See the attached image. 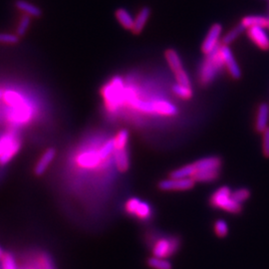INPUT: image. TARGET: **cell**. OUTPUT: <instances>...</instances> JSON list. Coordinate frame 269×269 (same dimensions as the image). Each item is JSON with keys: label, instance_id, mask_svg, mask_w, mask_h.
Returning <instances> with one entry per match:
<instances>
[{"label": "cell", "instance_id": "1", "mask_svg": "<svg viewBox=\"0 0 269 269\" xmlns=\"http://www.w3.org/2000/svg\"><path fill=\"white\" fill-rule=\"evenodd\" d=\"M220 45H218L213 52L206 55L203 64L200 67L199 81L202 86H209L218 76L224 63L220 54Z\"/></svg>", "mask_w": 269, "mask_h": 269}, {"label": "cell", "instance_id": "2", "mask_svg": "<svg viewBox=\"0 0 269 269\" xmlns=\"http://www.w3.org/2000/svg\"><path fill=\"white\" fill-rule=\"evenodd\" d=\"M124 81L120 77H115L102 89V95L105 100L106 107L110 112H115L124 105Z\"/></svg>", "mask_w": 269, "mask_h": 269}, {"label": "cell", "instance_id": "3", "mask_svg": "<svg viewBox=\"0 0 269 269\" xmlns=\"http://www.w3.org/2000/svg\"><path fill=\"white\" fill-rule=\"evenodd\" d=\"M231 193L232 192L228 187L219 188L211 197V206L229 214H240L242 211V205L238 204L231 198Z\"/></svg>", "mask_w": 269, "mask_h": 269}, {"label": "cell", "instance_id": "4", "mask_svg": "<svg viewBox=\"0 0 269 269\" xmlns=\"http://www.w3.org/2000/svg\"><path fill=\"white\" fill-rule=\"evenodd\" d=\"M164 56H165V60L169 66L170 70L172 71V73L175 77L176 83L182 84V85H186V86H192L191 79L184 68L182 59H181L178 53L173 49H167L165 51Z\"/></svg>", "mask_w": 269, "mask_h": 269}, {"label": "cell", "instance_id": "5", "mask_svg": "<svg viewBox=\"0 0 269 269\" xmlns=\"http://www.w3.org/2000/svg\"><path fill=\"white\" fill-rule=\"evenodd\" d=\"M125 212L131 216H135L140 220L147 221L153 215V210L150 204L139 199H130L125 205Z\"/></svg>", "mask_w": 269, "mask_h": 269}, {"label": "cell", "instance_id": "6", "mask_svg": "<svg viewBox=\"0 0 269 269\" xmlns=\"http://www.w3.org/2000/svg\"><path fill=\"white\" fill-rule=\"evenodd\" d=\"M180 247V239L175 237H162L156 241L152 252L154 256L167 258L172 256Z\"/></svg>", "mask_w": 269, "mask_h": 269}, {"label": "cell", "instance_id": "7", "mask_svg": "<svg viewBox=\"0 0 269 269\" xmlns=\"http://www.w3.org/2000/svg\"><path fill=\"white\" fill-rule=\"evenodd\" d=\"M196 186V182L191 178H172L169 177L167 180H162L158 187L162 192H185L194 189Z\"/></svg>", "mask_w": 269, "mask_h": 269}, {"label": "cell", "instance_id": "8", "mask_svg": "<svg viewBox=\"0 0 269 269\" xmlns=\"http://www.w3.org/2000/svg\"><path fill=\"white\" fill-rule=\"evenodd\" d=\"M33 117V111L27 103L18 107L11 108V111L7 115L8 121L16 126L26 125L31 121Z\"/></svg>", "mask_w": 269, "mask_h": 269}, {"label": "cell", "instance_id": "9", "mask_svg": "<svg viewBox=\"0 0 269 269\" xmlns=\"http://www.w3.org/2000/svg\"><path fill=\"white\" fill-rule=\"evenodd\" d=\"M220 54H221V57H222V60L224 63V67L226 68L230 77L233 78L234 80L240 79L241 78V69H240L234 55L232 53L231 49L228 46L221 44Z\"/></svg>", "mask_w": 269, "mask_h": 269}, {"label": "cell", "instance_id": "10", "mask_svg": "<svg viewBox=\"0 0 269 269\" xmlns=\"http://www.w3.org/2000/svg\"><path fill=\"white\" fill-rule=\"evenodd\" d=\"M221 34H222V26L219 23H215L210 28L202 44L203 53L208 55L213 52L218 45L221 44L220 43Z\"/></svg>", "mask_w": 269, "mask_h": 269}, {"label": "cell", "instance_id": "11", "mask_svg": "<svg viewBox=\"0 0 269 269\" xmlns=\"http://www.w3.org/2000/svg\"><path fill=\"white\" fill-rule=\"evenodd\" d=\"M263 27H251L246 30L248 38L256 45L259 49L267 51L269 50V35Z\"/></svg>", "mask_w": 269, "mask_h": 269}, {"label": "cell", "instance_id": "12", "mask_svg": "<svg viewBox=\"0 0 269 269\" xmlns=\"http://www.w3.org/2000/svg\"><path fill=\"white\" fill-rule=\"evenodd\" d=\"M269 106L266 103H261L256 111L254 129L257 133H263L268 127Z\"/></svg>", "mask_w": 269, "mask_h": 269}, {"label": "cell", "instance_id": "13", "mask_svg": "<svg viewBox=\"0 0 269 269\" xmlns=\"http://www.w3.org/2000/svg\"><path fill=\"white\" fill-rule=\"evenodd\" d=\"M154 111L155 114L164 117H173L178 113V110L175 105L163 99L154 100Z\"/></svg>", "mask_w": 269, "mask_h": 269}, {"label": "cell", "instance_id": "14", "mask_svg": "<svg viewBox=\"0 0 269 269\" xmlns=\"http://www.w3.org/2000/svg\"><path fill=\"white\" fill-rule=\"evenodd\" d=\"M55 157H56V150L53 148L47 149L44 152V154L41 156V158L39 159V161L34 168L35 174L38 176L42 175L46 171V169L48 168L49 164L53 161Z\"/></svg>", "mask_w": 269, "mask_h": 269}, {"label": "cell", "instance_id": "15", "mask_svg": "<svg viewBox=\"0 0 269 269\" xmlns=\"http://www.w3.org/2000/svg\"><path fill=\"white\" fill-rule=\"evenodd\" d=\"M103 161L99 156V151L96 152H86L78 156L77 163L85 168H91L96 166L100 161Z\"/></svg>", "mask_w": 269, "mask_h": 269}, {"label": "cell", "instance_id": "16", "mask_svg": "<svg viewBox=\"0 0 269 269\" xmlns=\"http://www.w3.org/2000/svg\"><path fill=\"white\" fill-rule=\"evenodd\" d=\"M220 175V169H199L196 170L193 180L196 183H212L216 181Z\"/></svg>", "mask_w": 269, "mask_h": 269}, {"label": "cell", "instance_id": "17", "mask_svg": "<svg viewBox=\"0 0 269 269\" xmlns=\"http://www.w3.org/2000/svg\"><path fill=\"white\" fill-rule=\"evenodd\" d=\"M150 16H151V9L149 7H143L134 19V27L132 32H134L135 34L141 33L145 28Z\"/></svg>", "mask_w": 269, "mask_h": 269}, {"label": "cell", "instance_id": "18", "mask_svg": "<svg viewBox=\"0 0 269 269\" xmlns=\"http://www.w3.org/2000/svg\"><path fill=\"white\" fill-rule=\"evenodd\" d=\"M240 23L243 25V27L246 30L251 27L267 28L268 17L262 16V15H247L241 19Z\"/></svg>", "mask_w": 269, "mask_h": 269}, {"label": "cell", "instance_id": "19", "mask_svg": "<svg viewBox=\"0 0 269 269\" xmlns=\"http://www.w3.org/2000/svg\"><path fill=\"white\" fill-rule=\"evenodd\" d=\"M114 159L116 162V166L119 171L125 172L130 167V156L129 152L126 149L124 150H115L114 153Z\"/></svg>", "mask_w": 269, "mask_h": 269}, {"label": "cell", "instance_id": "20", "mask_svg": "<svg viewBox=\"0 0 269 269\" xmlns=\"http://www.w3.org/2000/svg\"><path fill=\"white\" fill-rule=\"evenodd\" d=\"M196 170L199 169H220L222 161L218 157H207L193 162Z\"/></svg>", "mask_w": 269, "mask_h": 269}, {"label": "cell", "instance_id": "21", "mask_svg": "<svg viewBox=\"0 0 269 269\" xmlns=\"http://www.w3.org/2000/svg\"><path fill=\"white\" fill-rule=\"evenodd\" d=\"M246 29L243 27L241 23H238L237 25L233 26L226 34L223 35L221 38V44L229 46L231 43H233L237 38L240 37V35L245 31Z\"/></svg>", "mask_w": 269, "mask_h": 269}, {"label": "cell", "instance_id": "22", "mask_svg": "<svg viewBox=\"0 0 269 269\" xmlns=\"http://www.w3.org/2000/svg\"><path fill=\"white\" fill-rule=\"evenodd\" d=\"M15 6L18 9H20L21 11H24L27 15L32 16V17H40L42 15L41 9L38 6L32 4V3L28 2V1L17 0L15 2Z\"/></svg>", "mask_w": 269, "mask_h": 269}, {"label": "cell", "instance_id": "23", "mask_svg": "<svg viewBox=\"0 0 269 269\" xmlns=\"http://www.w3.org/2000/svg\"><path fill=\"white\" fill-rule=\"evenodd\" d=\"M116 18L119 23L127 30H133L134 27V17L126 9L120 8L116 11Z\"/></svg>", "mask_w": 269, "mask_h": 269}, {"label": "cell", "instance_id": "24", "mask_svg": "<svg viewBox=\"0 0 269 269\" xmlns=\"http://www.w3.org/2000/svg\"><path fill=\"white\" fill-rule=\"evenodd\" d=\"M3 100L10 108L18 107L26 104V100L17 92L14 91H6L3 93Z\"/></svg>", "mask_w": 269, "mask_h": 269}, {"label": "cell", "instance_id": "25", "mask_svg": "<svg viewBox=\"0 0 269 269\" xmlns=\"http://www.w3.org/2000/svg\"><path fill=\"white\" fill-rule=\"evenodd\" d=\"M196 171L194 163L186 164L184 166H181L178 168H175L169 172V177L172 178H188L193 177L194 173Z\"/></svg>", "mask_w": 269, "mask_h": 269}, {"label": "cell", "instance_id": "26", "mask_svg": "<svg viewBox=\"0 0 269 269\" xmlns=\"http://www.w3.org/2000/svg\"><path fill=\"white\" fill-rule=\"evenodd\" d=\"M171 91L175 96H177L178 98L183 100H190L194 95L192 86H186V85H182L178 83H175L174 85H172Z\"/></svg>", "mask_w": 269, "mask_h": 269}, {"label": "cell", "instance_id": "27", "mask_svg": "<svg viewBox=\"0 0 269 269\" xmlns=\"http://www.w3.org/2000/svg\"><path fill=\"white\" fill-rule=\"evenodd\" d=\"M129 131L126 129L120 130L116 137L114 138V143H115V149L116 150H124L127 148L128 142H129Z\"/></svg>", "mask_w": 269, "mask_h": 269}, {"label": "cell", "instance_id": "28", "mask_svg": "<svg viewBox=\"0 0 269 269\" xmlns=\"http://www.w3.org/2000/svg\"><path fill=\"white\" fill-rule=\"evenodd\" d=\"M21 148V143L20 141H16L1 157H0V164L4 165L6 163H8L9 161H11L19 152Z\"/></svg>", "mask_w": 269, "mask_h": 269}, {"label": "cell", "instance_id": "29", "mask_svg": "<svg viewBox=\"0 0 269 269\" xmlns=\"http://www.w3.org/2000/svg\"><path fill=\"white\" fill-rule=\"evenodd\" d=\"M148 266L152 269H172L171 263L166 258L152 256L147 260Z\"/></svg>", "mask_w": 269, "mask_h": 269}, {"label": "cell", "instance_id": "30", "mask_svg": "<svg viewBox=\"0 0 269 269\" xmlns=\"http://www.w3.org/2000/svg\"><path fill=\"white\" fill-rule=\"evenodd\" d=\"M18 139L12 134L8 133L0 137V157L16 142Z\"/></svg>", "mask_w": 269, "mask_h": 269}, {"label": "cell", "instance_id": "31", "mask_svg": "<svg viewBox=\"0 0 269 269\" xmlns=\"http://www.w3.org/2000/svg\"><path fill=\"white\" fill-rule=\"evenodd\" d=\"M251 196V193L248 189L246 188H240V189H237L235 191H233L231 193V198L237 202L238 204H243L245 203Z\"/></svg>", "mask_w": 269, "mask_h": 269}, {"label": "cell", "instance_id": "32", "mask_svg": "<svg viewBox=\"0 0 269 269\" xmlns=\"http://www.w3.org/2000/svg\"><path fill=\"white\" fill-rule=\"evenodd\" d=\"M214 228H215V234L218 237L223 238V237H225L228 234V224L223 219L216 220L215 222Z\"/></svg>", "mask_w": 269, "mask_h": 269}, {"label": "cell", "instance_id": "33", "mask_svg": "<svg viewBox=\"0 0 269 269\" xmlns=\"http://www.w3.org/2000/svg\"><path fill=\"white\" fill-rule=\"evenodd\" d=\"M29 25H30V16L29 15H24L21 20H20V23L17 27V30H16V34L18 36H24L26 34V31L27 29L29 28Z\"/></svg>", "mask_w": 269, "mask_h": 269}, {"label": "cell", "instance_id": "34", "mask_svg": "<svg viewBox=\"0 0 269 269\" xmlns=\"http://www.w3.org/2000/svg\"><path fill=\"white\" fill-rule=\"evenodd\" d=\"M38 266H39V269H56L52 258L47 253H43L39 257Z\"/></svg>", "mask_w": 269, "mask_h": 269}, {"label": "cell", "instance_id": "35", "mask_svg": "<svg viewBox=\"0 0 269 269\" xmlns=\"http://www.w3.org/2000/svg\"><path fill=\"white\" fill-rule=\"evenodd\" d=\"M20 41L17 34L0 33V43L2 44H17Z\"/></svg>", "mask_w": 269, "mask_h": 269}, {"label": "cell", "instance_id": "36", "mask_svg": "<svg viewBox=\"0 0 269 269\" xmlns=\"http://www.w3.org/2000/svg\"><path fill=\"white\" fill-rule=\"evenodd\" d=\"M1 261H2V269H17L15 259L9 253H5Z\"/></svg>", "mask_w": 269, "mask_h": 269}, {"label": "cell", "instance_id": "37", "mask_svg": "<svg viewBox=\"0 0 269 269\" xmlns=\"http://www.w3.org/2000/svg\"><path fill=\"white\" fill-rule=\"evenodd\" d=\"M262 153L265 158H269V127L262 133Z\"/></svg>", "mask_w": 269, "mask_h": 269}, {"label": "cell", "instance_id": "38", "mask_svg": "<svg viewBox=\"0 0 269 269\" xmlns=\"http://www.w3.org/2000/svg\"><path fill=\"white\" fill-rule=\"evenodd\" d=\"M4 254H5V253L3 252V250H2V249H1V247H0V260L2 259V257L4 256Z\"/></svg>", "mask_w": 269, "mask_h": 269}, {"label": "cell", "instance_id": "39", "mask_svg": "<svg viewBox=\"0 0 269 269\" xmlns=\"http://www.w3.org/2000/svg\"><path fill=\"white\" fill-rule=\"evenodd\" d=\"M2 96H3V93H2V92H1V91H0V98H1V97H2Z\"/></svg>", "mask_w": 269, "mask_h": 269}, {"label": "cell", "instance_id": "40", "mask_svg": "<svg viewBox=\"0 0 269 269\" xmlns=\"http://www.w3.org/2000/svg\"><path fill=\"white\" fill-rule=\"evenodd\" d=\"M267 29H269V17H268V24H267Z\"/></svg>", "mask_w": 269, "mask_h": 269}, {"label": "cell", "instance_id": "41", "mask_svg": "<svg viewBox=\"0 0 269 269\" xmlns=\"http://www.w3.org/2000/svg\"><path fill=\"white\" fill-rule=\"evenodd\" d=\"M28 269H37V268H34V267H29ZM39 269V268H38Z\"/></svg>", "mask_w": 269, "mask_h": 269}]
</instances>
